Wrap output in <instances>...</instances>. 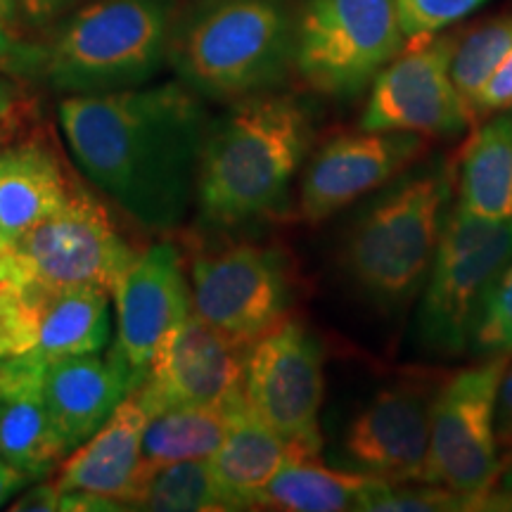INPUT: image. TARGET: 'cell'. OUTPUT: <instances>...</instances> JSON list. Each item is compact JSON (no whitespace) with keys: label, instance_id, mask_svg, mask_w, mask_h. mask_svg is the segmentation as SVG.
<instances>
[{"label":"cell","instance_id":"obj_22","mask_svg":"<svg viewBox=\"0 0 512 512\" xmlns=\"http://www.w3.org/2000/svg\"><path fill=\"white\" fill-rule=\"evenodd\" d=\"M458 207L489 221H512V107L491 114L458 162Z\"/></svg>","mask_w":512,"mask_h":512},{"label":"cell","instance_id":"obj_26","mask_svg":"<svg viewBox=\"0 0 512 512\" xmlns=\"http://www.w3.org/2000/svg\"><path fill=\"white\" fill-rule=\"evenodd\" d=\"M133 510L216 512L233 510L211 472L209 460H181L150 467Z\"/></svg>","mask_w":512,"mask_h":512},{"label":"cell","instance_id":"obj_32","mask_svg":"<svg viewBox=\"0 0 512 512\" xmlns=\"http://www.w3.org/2000/svg\"><path fill=\"white\" fill-rule=\"evenodd\" d=\"M512 107V50L503 57L496 72L489 76L484 88L479 91L475 105H472V119H486Z\"/></svg>","mask_w":512,"mask_h":512},{"label":"cell","instance_id":"obj_4","mask_svg":"<svg viewBox=\"0 0 512 512\" xmlns=\"http://www.w3.org/2000/svg\"><path fill=\"white\" fill-rule=\"evenodd\" d=\"M292 0H190L166 62L200 98L238 102L275 91L294 69Z\"/></svg>","mask_w":512,"mask_h":512},{"label":"cell","instance_id":"obj_34","mask_svg":"<svg viewBox=\"0 0 512 512\" xmlns=\"http://www.w3.org/2000/svg\"><path fill=\"white\" fill-rule=\"evenodd\" d=\"M496 441L501 451H512V354L496 392Z\"/></svg>","mask_w":512,"mask_h":512},{"label":"cell","instance_id":"obj_30","mask_svg":"<svg viewBox=\"0 0 512 512\" xmlns=\"http://www.w3.org/2000/svg\"><path fill=\"white\" fill-rule=\"evenodd\" d=\"M486 0H396L406 41H420L458 24Z\"/></svg>","mask_w":512,"mask_h":512},{"label":"cell","instance_id":"obj_29","mask_svg":"<svg viewBox=\"0 0 512 512\" xmlns=\"http://www.w3.org/2000/svg\"><path fill=\"white\" fill-rule=\"evenodd\" d=\"M470 351L482 358L512 354V264L486 299Z\"/></svg>","mask_w":512,"mask_h":512},{"label":"cell","instance_id":"obj_20","mask_svg":"<svg viewBox=\"0 0 512 512\" xmlns=\"http://www.w3.org/2000/svg\"><path fill=\"white\" fill-rule=\"evenodd\" d=\"M76 192L79 185L46 140L0 145V249L67 207Z\"/></svg>","mask_w":512,"mask_h":512},{"label":"cell","instance_id":"obj_38","mask_svg":"<svg viewBox=\"0 0 512 512\" xmlns=\"http://www.w3.org/2000/svg\"><path fill=\"white\" fill-rule=\"evenodd\" d=\"M60 510L62 512H119L128 508L124 503L114 501V498L91 494V491L72 489V491H62Z\"/></svg>","mask_w":512,"mask_h":512},{"label":"cell","instance_id":"obj_37","mask_svg":"<svg viewBox=\"0 0 512 512\" xmlns=\"http://www.w3.org/2000/svg\"><path fill=\"white\" fill-rule=\"evenodd\" d=\"M60 498H62V491L53 479V482L36 484L31 486L29 491H24V494L12 503L10 510L12 512H53V510H60Z\"/></svg>","mask_w":512,"mask_h":512},{"label":"cell","instance_id":"obj_19","mask_svg":"<svg viewBox=\"0 0 512 512\" xmlns=\"http://www.w3.org/2000/svg\"><path fill=\"white\" fill-rule=\"evenodd\" d=\"M46 363L31 354L0 361V456L29 479L46 477L67 456L43 392Z\"/></svg>","mask_w":512,"mask_h":512},{"label":"cell","instance_id":"obj_13","mask_svg":"<svg viewBox=\"0 0 512 512\" xmlns=\"http://www.w3.org/2000/svg\"><path fill=\"white\" fill-rule=\"evenodd\" d=\"M406 43L370 83L363 131H406L430 140L465 131L472 119L451 79L456 36L434 34Z\"/></svg>","mask_w":512,"mask_h":512},{"label":"cell","instance_id":"obj_42","mask_svg":"<svg viewBox=\"0 0 512 512\" xmlns=\"http://www.w3.org/2000/svg\"><path fill=\"white\" fill-rule=\"evenodd\" d=\"M5 136H8V133H5V131H3V128H0V138H5Z\"/></svg>","mask_w":512,"mask_h":512},{"label":"cell","instance_id":"obj_7","mask_svg":"<svg viewBox=\"0 0 512 512\" xmlns=\"http://www.w3.org/2000/svg\"><path fill=\"white\" fill-rule=\"evenodd\" d=\"M512 264V221L479 219L453 204L422 285L418 335L437 356L470 351L477 323L505 268Z\"/></svg>","mask_w":512,"mask_h":512},{"label":"cell","instance_id":"obj_2","mask_svg":"<svg viewBox=\"0 0 512 512\" xmlns=\"http://www.w3.org/2000/svg\"><path fill=\"white\" fill-rule=\"evenodd\" d=\"M311 140V114L294 95L268 91L233 102L204 138L200 221L209 228H240L280 214Z\"/></svg>","mask_w":512,"mask_h":512},{"label":"cell","instance_id":"obj_39","mask_svg":"<svg viewBox=\"0 0 512 512\" xmlns=\"http://www.w3.org/2000/svg\"><path fill=\"white\" fill-rule=\"evenodd\" d=\"M29 482L31 479L24 475V472H19L17 467H12L8 460L0 456V508H3V505Z\"/></svg>","mask_w":512,"mask_h":512},{"label":"cell","instance_id":"obj_9","mask_svg":"<svg viewBox=\"0 0 512 512\" xmlns=\"http://www.w3.org/2000/svg\"><path fill=\"white\" fill-rule=\"evenodd\" d=\"M292 273L283 249L238 242L190 261V311L249 349L287 320Z\"/></svg>","mask_w":512,"mask_h":512},{"label":"cell","instance_id":"obj_5","mask_svg":"<svg viewBox=\"0 0 512 512\" xmlns=\"http://www.w3.org/2000/svg\"><path fill=\"white\" fill-rule=\"evenodd\" d=\"M136 256L105 207L79 188L67 207L0 249V287L36 339V318L50 299L86 285L114 294Z\"/></svg>","mask_w":512,"mask_h":512},{"label":"cell","instance_id":"obj_8","mask_svg":"<svg viewBox=\"0 0 512 512\" xmlns=\"http://www.w3.org/2000/svg\"><path fill=\"white\" fill-rule=\"evenodd\" d=\"M406 46L396 0H302L294 72L318 95L351 100Z\"/></svg>","mask_w":512,"mask_h":512},{"label":"cell","instance_id":"obj_12","mask_svg":"<svg viewBox=\"0 0 512 512\" xmlns=\"http://www.w3.org/2000/svg\"><path fill=\"white\" fill-rule=\"evenodd\" d=\"M441 384L418 370L375 389L339 439V467L389 484L422 482Z\"/></svg>","mask_w":512,"mask_h":512},{"label":"cell","instance_id":"obj_15","mask_svg":"<svg viewBox=\"0 0 512 512\" xmlns=\"http://www.w3.org/2000/svg\"><path fill=\"white\" fill-rule=\"evenodd\" d=\"M430 138L406 131L337 133L313 152L302 174L299 216L320 223L418 164Z\"/></svg>","mask_w":512,"mask_h":512},{"label":"cell","instance_id":"obj_3","mask_svg":"<svg viewBox=\"0 0 512 512\" xmlns=\"http://www.w3.org/2000/svg\"><path fill=\"white\" fill-rule=\"evenodd\" d=\"M456 169L446 159L413 164L375 190L344 235V271L380 311L403 309L422 290L453 207Z\"/></svg>","mask_w":512,"mask_h":512},{"label":"cell","instance_id":"obj_21","mask_svg":"<svg viewBox=\"0 0 512 512\" xmlns=\"http://www.w3.org/2000/svg\"><path fill=\"white\" fill-rule=\"evenodd\" d=\"M290 458H294L292 446L247 406L209 465L233 510H254L256 496Z\"/></svg>","mask_w":512,"mask_h":512},{"label":"cell","instance_id":"obj_24","mask_svg":"<svg viewBox=\"0 0 512 512\" xmlns=\"http://www.w3.org/2000/svg\"><path fill=\"white\" fill-rule=\"evenodd\" d=\"M112 292L98 285L74 287L43 306L36 318L34 347L27 354L41 363L95 354L110 344Z\"/></svg>","mask_w":512,"mask_h":512},{"label":"cell","instance_id":"obj_17","mask_svg":"<svg viewBox=\"0 0 512 512\" xmlns=\"http://www.w3.org/2000/svg\"><path fill=\"white\" fill-rule=\"evenodd\" d=\"M133 389V370L117 347L60 358L43 377L50 418L67 451L91 439Z\"/></svg>","mask_w":512,"mask_h":512},{"label":"cell","instance_id":"obj_27","mask_svg":"<svg viewBox=\"0 0 512 512\" xmlns=\"http://www.w3.org/2000/svg\"><path fill=\"white\" fill-rule=\"evenodd\" d=\"M512 50V12L489 17L456 36L451 57V79L472 119L479 91ZM475 121V119H472Z\"/></svg>","mask_w":512,"mask_h":512},{"label":"cell","instance_id":"obj_6","mask_svg":"<svg viewBox=\"0 0 512 512\" xmlns=\"http://www.w3.org/2000/svg\"><path fill=\"white\" fill-rule=\"evenodd\" d=\"M178 12V0H91L55 34L41 76L69 95L143 86L169 57Z\"/></svg>","mask_w":512,"mask_h":512},{"label":"cell","instance_id":"obj_28","mask_svg":"<svg viewBox=\"0 0 512 512\" xmlns=\"http://www.w3.org/2000/svg\"><path fill=\"white\" fill-rule=\"evenodd\" d=\"M463 510H489V496L475 498L458 494L430 482H384L375 494L368 496L361 512H463Z\"/></svg>","mask_w":512,"mask_h":512},{"label":"cell","instance_id":"obj_14","mask_svg":"<svg viewBox=\"0 0 512 512\" xmlns=\"http://www.w3.org/2000/svg\"><path fill=\"white\" fill-rule=\"evenodd\" d=\"M247 351L190 313L131 394L147 418L183 406H238L247 401Z\"/></svg>","mask_w":512,"mask_h":512},{"label":"cell","instance_id":"obj_11","mask_svg":"<svg viewBox=\"0 0 512 512\" xmlns=\"http://www.w3.org/2000/svg\"><path fill=\"white\" fill-rule=\"evenodd\" d=\"M323 347L297 320L287 318L247 351L249 411L292 446L294 458H318L323 403Z\"/></svg>","mask_w":512,"mask_h":512},{"label":"cell","instance_id":"obj_18","mask_svg":"<svg viewBox=\"0 0 512 512\" xmlns=\"http://www.w3.org/2000/svg\"><path fill=\"white\" fill-rule=\"evenodd\" d=\"M147 415L138 399L128 394L110 420L83 441L60 465L55 484L60 491H91L136 508L147 467L143 463V432Z\"/></svg>","mask_w":512,"mask_h":512},{"label":"cell","instance_id":"obj_41","mask_svg":"<svg viewBox=\"0 0 512 512\" xmlns=\"http://www.w3.org/2000/svg\"><path fill=\"white\" fill-rule=\"evenodd\" d=\"M17 22V0H0V24L12 29Z\"/></svg>","mask_w":512,"mask_h":512},{"label":"cell","instance_id":"obj_1","mask_svg":"<svg viewBox=\"0 0 512 512\" xmlns=\"http://www.w3.org/2000/svg\"><path fill=\"white\" fill-rule=\"evenodd\" d=\"M69 150L100 192L150 233H171L197 202L209 119L185 83L69 95L60 102Z\"/></svg>","mask_w":512,"mask_h":512},{"label":"cell","instance_id":"obj_25","mask_svg":"<svg viewBox=\"0 0 512 512\" xmlns=\"http://www.w3.org/2000/svg\"><path fill=\"white\" fill-rule=\"evenodd\" d=\"M245 408L247 401L238 406L169 408L150 415L143 432L145 467L150 470L181 460H209Z\"/></svg>","mask_w":512,"mask_h":512},{"label":"cell","instance_id":"obj_31","mask_svg":"<svg viewBox=\"0 0 512 512\" xmlns=\"http://www.w3.org/2000/svg\"><path fill=\"white\" fill-rule=\"evenodd\" d=\"M43 62H46V48L17 41L10 29L0 24V72L15 79H31L41 76Z\"/></svg>","mask_w":512,"mask_h":512},{"label":"cell","instance_id":"obj_16","mask_svg":"<svg viewBox=\"0 0 512 512\" xmlns=\"http://www.w3.org/2000/svg\"><path fill=\"white\" fill-rule=\"evenodd\" d=\"M112 297L117 306L114 347L131 366L138 389L166 339L192 313L183 254L174 242L147 247L121 275Z\"/></svg>","mask_w":512,"mask_h":512},{"label":"cell","instance_id":"obj_40","mask_svg":"<svg viewBox=\"0 0 512 512\" xmlns=\"http://www.w3.org/2000/svg\"><path fill=\"white\" fill-rule=\"evenodd\" d=\"M498 510H512V451H505L501 458V475H498Z\"/></svg>","mask_w":512,"mask_h":512},{"label":"cell","instance_id":"obj_33","mask_svg":"<svg viewBox=\"0 0 512 512\" xmlns=\"http://www.w3.org/2000/svg\"><path fill=\"white\" fill-rule=\"evenodd\" d=\"M31 347H34V332L29 330L15 304L0 287V361L27 354Z\"/></svg>","mask_w":512,"mask_h":512},{"label":"cell","instance_id":"obj_35","mask_svg":"<svg viewBox=\"0 0 512 512\" xmlns=\"http://www.w3.org/2000/svg\"><path fill=\"white\" fill-rule=\"evenodd\" d=\"M29 107L31 102L22 93V88L10 76H5V72L0 74V128L5 133L12 131L29 112Z\"/></svg>","mask_w":512,"mask_h":512},{"label":"cell","instance_id":"obj_10","mask_svg":"<svg viewBox=\"0 0 512 512\" xmlns=\"http://www.w3.org/2000/svg\"><path fill=\"white\" fill-rule=\"evenodd\" d=\"M508 356L484 358L441 384L422 482L475 498L496 489L501 475L496 392Z\"/></svg>","mask_w":512,"mask_h":512},{"label":"cell","instance_id":"obj_36","mask_svg":"<svg viewBox=\"0 0 512 512\" xmlns=\"http://www.w3.org/2000/svg\"><path fill=\"white\" fill-rule=\"evenodd\" d=\"M79 0H17V15H22L31 27H46V24L55 22Z\"/></svg>","mask_w":512,"mask_h":512},{"label":"cell","instance_id":"obj_23","mask_svg":"<svg viewBox=\"0 0 512 512\" xmlns=\"http://www.w3.org/2000/svg\"><path fill=\"white\" fill-rule=\"evenodd\" d=\"M384 482L358 472L332 470L318 458H290L264 491L256 496L254 510L283 512H349L361 510L370 494Z\"/></svg>","mask_w":512,"mask_h":512}]
</instances>
